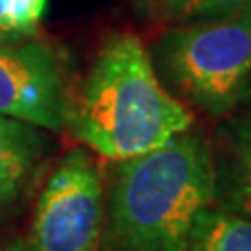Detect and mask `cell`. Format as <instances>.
<instances>
[{
  "instance_id": "1",
  "label": "cell",
  "mask_w": 251,
  "mask_h": 251,
  "mask_svg": "<svg viewBox=\"0 0 251 251\" xmlns=\"http://www.w3.org/2000/svg\"><path fill=\"white\" fill-rule=\"evenodd\" d=\"M115 163L99 251H184L195 218L214 203L209 136L188 128Z\"/></svg>"
},
{
  "instance_id": "2",
  "label": "cell",
  "mask_w": 251,
  "mask_h": 251,
  "mask_svg": "<svg viewBox=\"0 0 251 251\" xmlns=\"http://www.w3.org/2000/svg\"><path fill=\"white\" fill-rule=\"evenodd\" d=\"M193 124L195 113L163 88L147 46L130 31L103 42L65 113L74 140L111 161L153 151Z\"/></svg>"
},
{
  "instance_id": "3",
  "label": "cell",
  "mask_w": 251,
  "mask_h": 251,
  "mask_svg": "<svg viewBox=\"0 0 251 251\" xmlns=\"http://www.w3.org/2000/svg\"><path fill=\"white\" fill-rule=\"evenodd\" d=\"M149 57L178 103L224 120L237 111L251 80V4L211 19L172 23L155 38Z\"/></svg>"
},
{
  "instance_id": "4",
  "label": "cell",
  "mask_w": 251,
  "mask_h": 251,
  "mask_svg": "<svg viewBox=\"0 0 251 251\" xmlns=\"http://www.w3.org/2000/svg\"><path fill=\"white\" fill-rule=\"evenodd\" d=\"M105 222L103 178L86 149H74L46 180L27 251H99Z\"/></svg>"
},
{
  "instance_id": "5",
  "label": "cell",
  "mask_w": 251,
  "mask_h": 251,
  "mask_svg": "<svg viewBox=\"0 0 251 251\" xmlns=\"http://www.w3.org/2000/svg\"><path fill=\"white\" fill-rule=\"evenodd\" d=\"M67 92L59 59L44 42H0V115L36 128H65Z\"/></svg>"
},
{
  "instance_id": "6",
  "label": "cell",
  "mask_w": 251,
  "mask_h": 251,
  "mask_svg": "<svg viewBox=\"0 0 251 251\" xmlns=\"http://www.w3.org/2000/svg\"><path fill=\"white\" fill-rule=\"evenodd\" d=\"M214 207L251 220V117L228 115L209 136Z\"/></svg>"
},
{
  "instance_id": "7",
  "label": "cell",
  "mask_w": 251,
  "mask_h": 251,
  "mask_svg": "<svg viewBox=\"0 0 251 251\" xmlns=\"http://www.w3.org/2000/svg\"><path fill=\"white\" fill-rule=\"evenodd\" d=\"M44 149L36 126L0 115V211L25 186Z\"/></svg>"
},
{
  "instance_id": "8",
  "label": "cell",
  "mask_w": 251,
  "mask_h": 251,
  "mask_svg": "<svg viewBox=\"0 0 251 251\" xmlns=\"http://www.w3.org/2000/svg\"><path fill=\"white\" fill-rule=\"evenodd\" d=\"M184 251H251V220L209 205L195 218Z\"/></svg>"
},
{
  "instance_id": "9",
  "label": "cell",
  "mask_w": 251,
  "mask_h": 251,
  "mask_svg": "<svg viewBox=\"0 0 251 251\" xmlns=\"http://www.w3.org/2000/svg\"><path fill=\"white\" fill-rule=\"evenodd\" d=\"M251 4V0H176L168 23H188L228 15Z\"/></svg>"
},
{
  "instance_id": "10",
  "label": "cell",
  "mask_w": 251,
  "mask_h": 251,
  "mask_svg": "<svg viewBox=\"0 0 251 251\" xmlns=\"http://www.w3.org/2000/svg\"><path fill=\"white\" fill-rule=\"evenodd\" d=\"M46 0H9V23L15 38L31 36L44 15Z\"/></svg>"
},
{
  "instance_id": "11",
  "label": "cell",
  "mask_w": 251,
  "mask_h": 251,
  "mask_svg": "<svg viewBox=\"0 0 251 251\" xmlns=\"http://www.w3.org/2000/svg\"><path fill=\"white\" fill-rule=\"evenodd\" d=\"M132 2H134L136 11L143 15L145 19L168 23L172 11H174L176 0H132Z\"/></svg>"
},
{
  "instance_id": "12",
  "label": "cell",
  "mask_w": 251,
  "mask_h": 251,
  "mask_svg": "<svg viewBox=\"0 0 251 251\" xmlns=\"http://www.w3.org/2000/svg\"><path fill=\"white\" fill-rule=\"evenodd\" d=\"M11 40H19V38H15L9 23V0H0V42Z\"/></svg>"
},
{
  "instance_id": "13",
  "label": "cell",
  "mask_w": 251,
  "mask_h": 251,
  "mask_svg": "<svg viewBox=\"0 0 251 251\" xmlns=\"http://www.w3.org/2000/svg\"><path fill=\"white\" fill-rule=\"evenodd\" d=\"M232 115L251 117V80H249V84H247L245 92H243V97H241V103H239V107H237V111H234Z\"/></svg>"
},
{
  "instance_id": "14",
  "label": "cell",
  "mask_w": 251,
  "mask_h": 251,
  "mask_svg": "<svg viewBox=\"0 0 251 251\" xmlns=\"http://www.w3.org/2000/svg\"><path fill=\"white\" fill-rule=\"evenodd\" d=\"M0 251H27V249H25V245H23V243H13V245L0 249Z\"/></svg>"
}]
</instances>
